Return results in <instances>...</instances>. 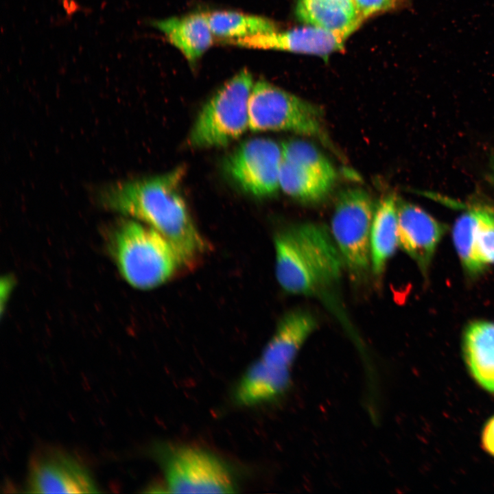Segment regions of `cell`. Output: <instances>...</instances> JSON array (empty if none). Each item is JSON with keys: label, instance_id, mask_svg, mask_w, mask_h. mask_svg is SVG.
<instances>
[{"label": "cell", "instance_id": "1", "mask_svg": "<svg viewBox=\"0 0 494 494\" xmlns=\"http://www.w3.org/2000/svg\"><path fill=\"white\" fill-rule=\"evenodd\" d=\"M185 169L178 167L150 177L117 181L102 188L99 202L106 209L131 216L161 233L172 244L182 266H191L205 252L181 193Z\"/></svg>", "mask_w": 494, "mask_h": 494}, {"label": "cell", "instance_id": "2", "mask_svg": "<svg viewBox=\"0 0 494 494\" xmlns=\"http://www.w3.org/2000/svg\"><path fill=\"white\" fill-rule=\"evenodd\" d=\"M274 248L276 277L285 292L337 304L345 266L328 227L292 224L275 235Z\"/></svg>", "mask_w": 494, "mask_h": 494}, {"label": "cell", "instance_id": "3", "mask_svg": "<svg viewBox=\"0 0 494 494\" xmlns=\"http://www.w3.org/2000/svg\"><path fill=\"white\" fill-rule=\"evenodd\" d=\"M112 248L120 273L138 289L149 290L163 284L182 266L167 239L135 220L124 221L116 227Z\"/></svg>", "mask_w": 494, "mask_h": 494}, {"label": "cell", "instance_id": "4", "mask_svg": "<svg viewBox=\"0 0 494 494\" xmlns=\"http://www.w3.org/2000/svg\"><path fill=\"white\" fill-rule=\"evenodd\" d=\"M254 85L246 69L224 83L204 104L189 132L192 148L226 146L249 128L248 102Z\"/></svg>", "mask_w": 494, "mask_h": 494}, {"label": "cell", "instance_id": "5", "mask_svg": "<svg viewBox=\"0 0 494 494\" xmlns=\"http://www.w3.org/2000/svg\"><path fill=\"white\" fill-rule=\"evenodd\" d=\"M248 114L252 131H289L329 143L317 106L264 80L254 83Z\"/></svg>", "mask_w": 494, "mask_h": 494}, {"label": "cell", "instance_id": "6", "mask_svg": "<svg viewBox=\"0 0 494 494\" xmlns=\"http://www.w3.org/2000/svg\"><path fill=\"white\" fill-rule=\"evenodd\" d=\"M375 206L370 195L360 187L343 190L336 202L330 231L345 270L355 280L371 271L370 239Z\"/></svg>", "mask_w": 494, "mask_h": 494}, {"label": "cell", "instance_id": "7", "mask_svg": "<svg viewBox=\"0 0 494 494\" xmlns=\"http://www.w3.org/2000/svg\"><path fill=\"white\" fill-rule=\"evenodd\" d=\"M157 456L169 493L235 492L228 467L207 450L190 445H170L158 449Z\"/></svg>", "mask_w": 494, "mask_h": 494}, {"label": "cell", "instance_id": "8", "mask_svg": "<svg viewBox=\"0 0 494 494\" xmlns=\"http://www.w3.org/2000/svg\"><path fill=\"white\" fill-rule=\"evenodd\" d=\"M281 144L255 138L239 144L224 159V170L244 192L256 198L274 196L280 189Z\"/></svg>", "mask_w": 494, "mask_h": 494}, {"label": "cell", "instance_id": "9", "mask_svg": "<svg viewBox=\"0 0 494 494\" xmlns=\"http://www.w3.org/2000/svg\"><path fill=\"white\" fill-rule=\"evenodd\" d=\"M25 489L32 493L98 492L88 469L71 454L55 447H44L34 453Z\"/></svg>", "mask_w": 494, "mask_h": 494}, {"label": "cell", "instance_id": "10", "mask_svg": "<svg viewBox=\"0 0 494 494\" xmlns=\"http://www.w3.org/2000/svg\"><path fill=\"white\" fill-rule=\"evenodd\" d=\"M345 39L326 30L312 25L270 32L225 43L237 47L285 51L316 55L322 58L344 50Z\"/></svg>", "mask_w": 494, "mask_h": 494}, {"label": "cell", "instance_id": "11", "mask_svg": "<svg viewBox=\"0 0 494 494\" xmlns=\"http://www.w3.org/2000/svg\"><path fill=\"white\" fill-rule=\"evenodd\" d=\"M399 246L426 275L445 228L423 209L397 198Z\"/></svg>", "mask_w": 494, "mask_h": 494}, {"label": "cell", "instance_id": "12", "mask_svg": "<svg viewBox=\"0 0 494 494\" xmlns=\"http://www.w3.org/2000/svg\"><path fill=\"white\" fill-rule=\"evenodd\" d=\"M317 326L316 318L308 310H290L280 319L259 359L271 367L292 372L298 353Z\"/></svg>", "mask_w": 494, "mask_h": 494}, {"label": "cell", "instance_id": "13", "mask_svg": "<svg viewBox=\"0 0 494 494\" xmlns=\"http://www.w3.org/2000/svg\"><path fill=\"white\" fill-rule=\"evenodd\" d=\"M453 238L462 262L479 274L494 263V215L472 210L457 222Z\"/></svg>", "mask_w": 494, "mask_h": 494}, {"label": "cell", "instance_id": "14", "mask_svg": "<svg viewBox=\"0 0 494 494\" xmlns=\"http://www.w3.org/2000/svg\"><path fill=\"white\" fill-rule=\"evenodd\" d=\"M150 23L164 34L191 66L196 64L213 43L215 36L206 12L152 20Z\"/></svg>", "mask_w": 494, "mask_h": 494}, {"label": "cell", "instance_id": "15", "mask_svg": "<svg viewBox=\"0 0 494 494\" xmlns=\"http://www.w3.org/2000/svg\"><path fill=\"white\" fill-rule=\"evenodd\" d=\"M295 14L303 23L347 38L364 20L353 0H296Z\"/></svg>", "mask_w": 494, "mask_h": 494}, {"label": "cell", "instance_id": "16", "mask_svg": "<svg viewBox=\"0 0 494 494\" xmlns=\"http://www.w3.org/2000/svg\"><path fill=\"white\" fill-rule=\"evenodd\" d=\"M462 351L472 379L494 395V322L476 320L469 324L462 335Z\"/></svg>", "mask_w": 494, "mask_h": 494}, {"label": "cell", "instance_id": "17", "mask_svg": "<svg viewBox=\"0 0 494 494\" xmlns=\"http://www.w3.org/2000/svg\"><path fill=\"white\" fill-rule=\"evenodd\" d=\"M292 372L271 367L259 358L246 369L235 390V400L242 406L273 401L290 388Z\"/></svg>", "mask_w": 494, "mask_h": 494}, {"label": "cell", "instance_id": "18", "mask_svg": "<svg viewBox=\"0 0 494 494\" xmlns=\"http://www.w3.org/2000/svg\"><path fill=\"white\" fill-rule=\"evenodd\" d=\"M397 198L392 193L382 198L376 204L370 229L371 271L381 277L397 246Z\"/></svg>", "mask_w": 494, "mask_h": 494}, {"label": "cell", "instance_id": "19", "mask_svg": "<svg viewBox=\"0 0 494 494\" xmlns=\"http://www.w3.org/2000/svg\"><path fill=\"white\" fill-rule=\"evenodd\" d=\"M336 181L307 167L284 160L280 170V189L305 203H317L331 192Z\"/></svg>", "mask_w": 494, "mask_h": 494}, {"label": "cell", "instance_id": "20", "mask_svg": "<svg viewBox=\"0 0 494 494\" xmlns=\"http://www.w3.org/2000/svg\"><path fill=\"white\" fill-rule=\"evenodd\" d=\"M215 37L228 41L264 34L279 28L272 20L258 15L233 10L206 12Z\"/></svg>", "mask_w": 494, "mask_h": 494}, {"label": "cell", "instance_id": "21", "mask_svg": "<svg viewBox=\"0 0 494 494\" xmlns=\"http://www.w3.org/2000/svg\"><path fill=\"white\" fill-rule=\"evenodd\" d=\"M283 160L314 170L336 181V171L329 159L313 144L301 139L281 143Z\"/></svg>", "mask_w": 494, "mask_h": 494}, {"label": "cell", "instance_id": "22", "mask_svg": "<svg viewBox=\"0 0 494 494\" xmlns=\"http://www.w3.org/2000/svg\"><path fill=\"white\" fill-rule=\"evenodd\" d=\"M363 18L392 10L402 5L405 0H353Z\"/></svg>", "mask_w": 494, "mask_h": 494}, {"label": "cell", "instance_id": "23", "mask_svg": "<svg viewBox=\"0 0 494 494\" xmlns=\"http://www.w3.org/2000/svg\"><path fill=\"white\" fill-rule=\"evenodd\" d=\"M481 445L484 451L494 457V416L490 418L483 427Z\"/></svg>", "mask_w": 494, "mask_h": 494}]
</instances>
